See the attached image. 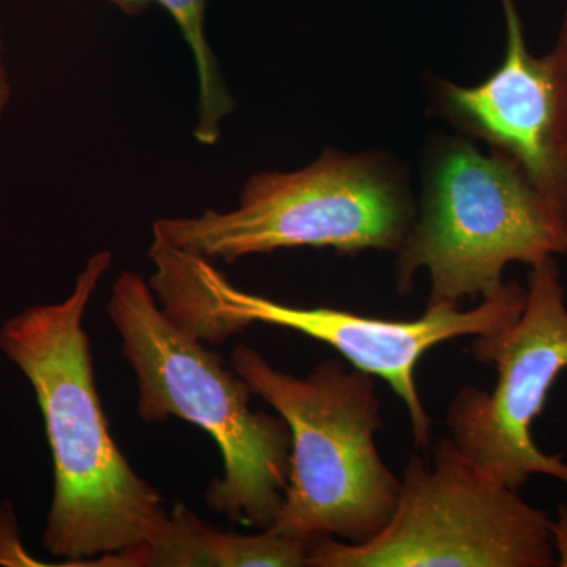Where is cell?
<instances>
[{
    "instance_id": "1",
    "label": "cell",
    "mask_w": 567,
    "mask_h": 567,
    "mask_svg": "<svg viewBox=\"0 0 567 567\" xmlns=\"http://www.w3.org/2000/svg\"><path fill=\"white\" fill-rule=\"evenodd\" d=\"M111 265L110 251L93 254L65 300L25 308L0 327V350L37 395L54 464L43 546L70 561L148 546L169 518L112 439L93 379L82 320Z\"/></svg>"
},
{
    "instance_id": "11",
    "label": "cell",
    "mask_w": 567,
    "mask_h": 567,
    "mask_svg": "<svg viewBox=\"0 0 567 567\" xmlns=\"http://www.w3.org/2000/svg\"><path fill=\"white\" fill-rule=\"evenodd\" d=\"M174 18L192 48L199 80V114L194 137L199 144L215 145L221 136V122L235 110L233 95L219 71L215 52L205 35L207 0H153Z\"/></svg>"
},
{
    "instance_id": "5",
    "label": "cell",
    "mask_w": 567,
    "mask_h": 567,
    "mask_svg": "<svg viewBox=\"0 0 567 567\" xmlns=\"http://www.w3.org/2000/svg\"><path fill=\"white\" fill-rule=\"evenodd\" d=\"M415 218L405 171L391 156L327 148L303 169L252 175L234 210L156 219L152 244L213 264L293 248L398 254Z\"/></svg>"
},
{
    "instance_id": "2",
    "label": "cell",
    "mask_w": 567,
    "mask_h": 567,
    "mask_svg": "<svg viewBox=\"0 0 567 567\" xmlns=\"http://www.w3.org/2000/svg\"><path fill=\"white\" fill-rule=\"evenodd\" d=\"M107 316L137 380V415L169 417L204 429L221 451L223 477L207 488L213 513L268 528L282 506L292 435L281 416L254 412V391L221 354L163 311L151 284L123 271L112 286Z\"/></svg>"
},
{
    "instance_id": "4",
    "label": "cell",
    "mask_w": 567,
    "mask_h": 567,
    "mask_svg": "<svg viewBox=\"0 0 567 567\" xmlns=\"http://www.w3.org/2000/svg\"><path fill=\"white\" fill-rule=\"evenodd\" d=\"M151 287L174 322L205 344H223L252 323L275 324L333 347L358 371L385 380L404 402L417 450L432 443V420L416 385L421 358L451 339L496 333L524 311L527 289L506 282L502 292L462 311L457 305L425 306L413 320H388L334 308H297L235 287L200 257L151 245Z\"/></svg>"
},
{
    "instance_id": "7",
    "label": "cell",
    "mask_w": 567,
    "mask_h": 567,
    "mask_svg": "<svg viewBox=\"0 0 567 567\" xmlns=\"http://www.w3.org/2000/svg\"><path fill=\"white\" fill-rule=\"evenodd\" d=\"M464 456L450 436L412 456L386 527L363 544L311 540L312 567H550V518Z\"/></svg>"
},
{
    "instance_id": "8",
    "label": "cell",
    "mask_w": 567,
    "mask_h": 567,
    "mask_svg": "<svg viewBox=\"0 0 567 567\" xmlns=\"http://www.w3.org/2000/svg\"><path fill=\"white\" fill-rule=\"evenodd\" d=\"M472 352L495 365L498 380L492 393L465 386L454 395L446 416L454 445L514 491L532 475L567 486V462L533 439L551 386L567 371L566 290L555 257L529 265L524 311L509 327L477 336Z\"/></svg>"
},
{
    "instance_id": "13",
    "label": "cell",
    "mask_w": 567,
    "mask_h": 567,
    "mask_svg": "<svg viewBox=\"0 0 567 567\" xmlns=\"http://www.w3.org/2000/svg\"><path fill=\"white\" fill-rule=\"evenodd\" d=\"M11 100V82L9 70H7L6 59H3V37L2 25H0V121L6 114Z\"/></svg>"
},
{
    "instance_id": "14",
    "label": "cell",
    "mask_w": 567,
    "mask_h": 567,
    "mask_svg": "<svg viewBox=\"0 0 567 567\" xmlns=\"http://www.w3.org/2000/svg\"><path fill=\"white\" fill-rule=\"evenodd\" d=\"M107 2L114 3L118 10L123 11L130 17H136V14L144 13L152 6L153 0H107Z\"/></svg>"
},
{
    "instance_id": "12",
    "label": "cell",
    "mask_w": 567,
    "mask_h": 567,
    "mask_svg": "<svg viewBox=\"0 0 567 567\" xmlns=\"http://www.w3.org/2000/svg\"><path fill=\"white\" fill-rule=\"evenodd\" d=\"M551 544H554L555 565L567 567V505L558 507L557 518H550Z\"/></svg>"
},
{
    "instance_id": "3",
    "label": "cell",
    "mask_w": 567,
    "mask_h": 567,
    "mask_svg": "<svg viewBox=\"0 0 567 567\" xmlns=\"http://www.w3.org/2000/svg\"><path fill=\"white\" fill-rule=\"evenodd\" d=\"M230 364L292 435L282 506L268 528L295 539L349 544L379 535L393 516L401 477L377 447L383 420L375 377L331 358L298 379L246 344L235 347Z\"/></svg>"
},
{
    "instance_id": "6",
    "label": "cell",
    "mask_w": 567,
    "mask_h": 567,
    "mask_svg": "<svg viewBox=\"0 0 567 567\" xmlns=\"http://www.w3.org/2000/svg\"><path fill=\"white\" fill-rule=\"evenodd\" d=\"M567 252V226L505 156L468 137L436 142L424 169L420 210L398 252L395 287L409 295L421 270L427 306L461 305L505 289L509 264Z\"/></svg>"
},
{
    "instance_id": "10",
    "label": "cell",
    "mask_w": 567,
    "mask_h": 567,
    "mask_svg": "<svg viewBox=\"0 0 567 567\" xmlns=\"http://www.w3.org/2000/svg\"><path fill=\"white\" fill-rule=\"evenodd\" d=\"M309 546L311 540L278 535L270 528L252 536L219 532L177 503L156 539L137 550V565L301 567L308 566Z\"/></svg>"
},
{
    "instance_id": "9",
    "label": "cell",
    "mask_w": 567,
    "mask_h": 567,
    "mask_svg": "<svg viewBox=\"0 0 567 567\" xmlns=\"http://www.w3.org/2000/svg\"><path fill=\"white\" fill-rule=\"evenodd\" d=\"M506 50L477 85L432 84L440 117L509 159L567 226V9L546 54L529 51L516 0H499Z\"/></svg>"
}]
</instances>
